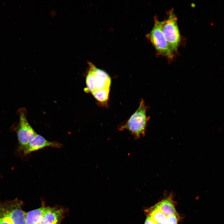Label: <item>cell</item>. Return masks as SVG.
<instances>
[{"label": "cell", "instance_id": "obj_1", "mask_svg": "<svg viewBox=\"0 0 224 224\" xmlns=\"http://www.w3.org/2000/svg\"><path fill=\"white\" fill-rule=\"evenodd\" d=\"M88 69L86 77V89L97 100L106 103L109 98L111 78L104 71L97 68L91 62L88 63Z\"/></svg>", "mask_w": 224, "mask_h": 224}, {"label": "cell", "instance_id": "obj_2", "mask_svg": "<svg viewBox=\"0 0 224 224\" xmlns=\"http://www.w3.org/2000/svg\"><path fill=\"white\" fill-rule=\"evenodd\" d=\"M145 212L144 224H178L179 216L170 197L161 200Z\"/></svg>", "mask_w": 224, "mask_h": 224}, {"label": "cell", "instance_id": "obj_3", "mask_svg": "<svg viewBox=\"0 0 224 224\" xmlns=\"http://www.w3.org/2000/svg\"><path fill=\"white\" fill-rule=\"evenodd\" d=\"M146 108L145 102L142 99L139 106L127 122L119 128V130L127 129L136 138L144 136L149 117L146 115Z\"/></svg>", "mask_w": 224, "mask_h": 224}, {"label": "cell", "instance_id": "obj_4", "mask_svg": "<svg viewBox=\"0 0 224 224\" xmlns=\"http://www.w3.org/2000/svg\"><path fill=\"white\" fill-rule=\"evenodd\" d=\"M167 15L162 21L161 29L170 48L174 53L176 52L181 41L177 18L172 10L168 12Z\"/></svg>", "mask_w": 224, "mask_h": 224}, {"label": "cell", "instance_id": "obj_5", "mask_svg": "<svg viewBox=\"0 0 224 224\" xmlns=\"http://www.w3.org/2000/svg\"><path fill=\"white\" fill-rule=\"evenodd\" d=\"M162 21L156 16L154 19V24L152 29L147 35L157 52L170 60L174 58V53L169 46L161 29Z\"/></svg>", "mask_w": 224, "mask_h": 224}, {"label": "cell", "instance_id": "obj_6", "mask_svg": "<svg viewBox=\"0 0 224 224\" xmlns=\"http://www.w3.org/2000/svg\"><path fill=\"white\" fill-rule=\"evenodd\" d=\"M22 203L18 199L0 202V217L13 224H26V212L22 208Z\"/></svg>", "mask_w": 224, "mask_h": 224}, {"label": "cell", "instance_id": "obj_7", "mask_svg": "<svg viewBox=\"0 0 224 224\" xmlns=\"http://www.w3.org/2000/svg\"><path fill=\"white\" fill-rule=\"evenodd\" d=\"M20 119L16 128L19 150L22 151L37 134L28 122L26 110H19Z\"/></svg>", "mask_w": 224, "mask_h": 224}, {"label": "cell", "instance_id": "obj_8", "mask_svg": "<svg viewBox=\"0 0 224 224\" xmlns=\"http://www.w3.org/2000/svg\"><path fill=\"white\" fill-rule=\"evenodd\" d=\"M63 144L58 142H50L42 136L37 134L23 150L25 155L36 151L46 147L60 148Z\"/></svg>", "mask_w": 224, "mask_h": 224}, {"label": "cell", "instance_id": "obj_9", "mask_svg": "<svg viewBox=\"0 0 224 224\" xmlns=\"http://www.w3.org/2000/svg\"><path fill=\"white\" fill-rule=\"evenodd\" d=\"M63 214L62 208L50 207L37 224H60Z\"/></svg>", "mask_w": 224, "mask_h": 224}, {"label": "cell", "instance_id": "obj_10", "mask_svg": "<svg viewBox=\"0 0 224 224\" xmlns=\"http://www.w3.org/2000/svg\"><path fill=\"white\" fill-rule=\"evenodd\" d=\"M50 207H41L26 212V224H37Z\"/></svg>", "mask_w": 224, "mask_h": 224}]
</instances>
